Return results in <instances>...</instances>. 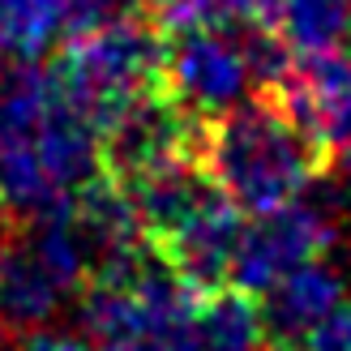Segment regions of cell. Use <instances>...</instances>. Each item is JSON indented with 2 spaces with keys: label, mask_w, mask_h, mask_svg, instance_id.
Segmentation results:
<instances>
[{
  "label": "cell",
  "mask_w": 351,
  "mask_h": 351,
  "mask_svg": "<svg viewBox=\"0 0 351 351\" xmlns=\"http://www.w3.org/2000/svg\"><path fill=\"white\" fill-rule=\"evenodd\" d=\"M95 176L99 129L69 103L56 69L22 60L0 82V206L30 223L73 206Z\"/></svg>",
  "instance_id": "6da1fadb"
},
{
  "label": "cell",
  "mask_w": 351,
  "mask_h": 351,
  "mask_svg": "<svg viewBox=\"0 0 351 351\" xmlns=\"http://www.w3.org/2000/svg\"><path fill=\"white\" fill-rule=\"evenodd\" d=\"M189 146L202 171L244 215H266L295 202L330 171V154L287 116L270 90L249 95L223 116L193 120Z\"/></svg>",
  "instance_id": "7a4b0ae2"
},
{
  "label": "cell",
  "mask_w": 351,
  "mask_h": 351,
  "mask_svg": "<svg viewBox=\"0 0 351 351\" xmlns=\"http://www.w3.org/2000/svg\"><path fill=\"white\" fill-rule=\"evenodd\" d=\"M163 43L167 30L146 13V5H129L108 26L69 39L51 69H56V82L69 103L95 129H103L120 103H129L133 95L159 82Z\"/></svg>",
  "instance_id": "3957f363"
},
{
  "label": "cell",
  "mask_w": 351,
  "mask_h": 351,
  "mask_svg": "<svg viewBox=\"0 0 351 351\" xmlns=\"http://www.w3.org/2000/svg\"><path fill=\"white\" fill-rule=\"evenodd\" d=\"M159 90L180 108L189 120L223 116L227 108L257 95V77L244 51V34L223 30V22L171 30L163 43Z\"/></svg>",
  "instance_id": "277c9868"
},
{
  "label": "cell",
  "mask_w": 351,
  "mask_h": 351,
  "mask_svg": "<svg viewBox=\"0 0 351 351\" xmlns=\"http://www.w3.org/2000/svg\"><path fill=\"white\" fill-rule=\"evenodd\" d=\"M335 240H339L335 210H326L322 202H300L295 197V202L278 206V210L257 215V223H244L227 283L249 291V295H261L287 270L304 266L313 257H326Z\"/></svg>",
  "instance_id": "5b68a950"
},
{
  "label": "cell",
  "mask_w": 351,
  "mask_h": 351,
  "mask_svg": "<svg viewBox=\"0 0 351 351\" xmlns=\"http://www.w3.org/2000/svg\"><path fill=\"white\" fill-rule=\"evenodd\" d=\"M313 142L330 154L351 150V56L339 47L291 56L287 73L270 90Z\"/></svg>",
  "instance_id": "8992f818"
},
{
  "label": "cell",
  "mask_w": 351,
  "mask_h": 351,
  "mask_svg": "<svg viewBox=\"0 0 351 351\" xmlns=\"http://www.w3.org/2000/svg\"><path fill=\"white\" fill-rule=\"evenodd\" d=\"M240 232H244V210L232 197H223L219 189H210L163 240H154V253L184 287L206 295L219 291L232 274Z\"/></svg>",
  "instance_id": "52a82bcc"
},
{
  "label": "cell",
  "mask_w": 351,
  "mask_h": 351,
  "mask_svg": "<svg viewBox=\"0 0 351 351\" xmlns=\"http://www.w3.org/2000/svg\"><path fill=\"white\" fill-rule=\"evenodd\" d=\"M193 133V120L176 108V103L159 90V82L150 90L133 95L129 103L108 116V125L99 129V154L108 176H129L137 167H146L150 159L171 150H184ZM193 150V146H189Z\"/></svg>",
  "instance_id": "ba28073f"
},
{
  "label": "cell",
  "mask_w": 351,
  "mask_h": 351,
  "mask_svg": "<svg viewBox=\"0 0 351 351\" xmlns=\"http://www.w3.org/2000/svg\"><path fill=\"white\" fill-rule=\"evenodd\" d=\"M69 295V283L34 253V244L17 227L0 257V343L13 351L22 339L47 330Z\"/></svg>",
  "instance_id": "9c48e42d"
},
{
  "label": "cell",
  "mask_w": 351,
  "mask_h": 351,
  "mask_svg": "<svg viewBox=\"0 0 351 351\" xmlns=\"http://www.w3.org/2000/svg\"><path fill=\"white\" fill-rule=\"evenodd\" d=\"M261 295H266V308H261L266 339L287 351V347H300L313 330L347 300V278H343L339 266H330L326 257H313L304 266L287 270Z\"/></svg>",
  "instance_id": "30bf717a"
},
{
  "label": "cell",
  "mask_w": 351,
  "mask_h": 351,
  "mask_svg": "<svg viewBox=\"0 0 351 351\" xmlns=\"http://www.w3.org/2000/svg\"><path fill=\"white\" fill-rule=\"evenodd\" d=\"M120 184H125L129 202L137 210V219H142V232L146 240H163L176 223H180L193 206L215 184H210V176L202 171L197 154L189 146L184 150H171V154H159V159H150L146 167H137L129 176H116Z\"/></svg>",
  "instance_id": "8fae6325"
},
{
  "label": "cell",
  "mask_w": 351,
  "mask_h": 351,
  "mask_svg": "<svg viewBox=\"0 0 351 351\" xmlns=\"http://www.w3.org/2000/svg\"><path fill=\"white\" fill-rule=\"evenodd\" d=\"M266 343L261 308L249 291L219 287L197 295L184 351H266Z\"/></svg>",
  "instance_id": "7c38bea8"
},
{
  "label": "cell",
  "mask_w": 351,
  "mask_h": 351,
  "mask_svg": "<svg viewBox=\"0 0 351 351\" xmlns=\"http://www.w3.org/2000/svg\"><path fill=\"white\" fill-rule=\"evenodd\" d=\"M274 30L295 56L330 51L351 34V0H278Z\"/></svg>",
  "instance_id": "4fadbf2b"
},
{
  "label": "cell",
  "mask_w": 351,
  "mask_h": 351,
  "mask_svg": "<svg viewBox=\"0 0 351 351\" xmlns=\"http://www.w3.org/2000/svg\"><path fill=\"white\" fill-rule=\"evenodd\" d=\"M69 0H0V51L39 60L60 39Z\"/></svg>",
  "instance_id": "5bb4252c"
},
{
  "label": "cell",
  "mask_w": 351,
  "mask_h": 351,
  "mask_svg": "<svg viewBox=\"0 0 351 351\" xmlns=\"http://www.w3.org/2000/svg\"><path fill=\"white\" fill-rule=\"evenodd\" d=\"M142 5L167 34L210 22H232V0H142Z\"/></svg>",
  "instance_id": "9a60e30c"
},
{
  "label": "cell",
  "mask_w": 351,
  "mask_h": 351,
  "mask_svg": "<svg viewBox=\"0 0 351 351\" xmlns=\"http://www.w3.org/2000/svg\"><path fill=\"white\" fill-rule=\"evenodd\" d=\"M300 347L304 351H351V304L343 300Z\"/></svg>",
  "instance_id": "2e32d148"
},
{
  "label": "cell",
  "mask_w": 351,
  "mask_h": 351,
  "mask_svg": "<svg viewBox=\"0 0 351 351\" xmlns=\"http://www.w3.org/2000/svg\"><path fill=\"white\" fill-rule=\"evenodd\" d=\"M274 9L278 0H232V17L253 22V26H270V30H274Z\"/></svg>",
  "instance_id": "e0dca14e"
},
{
  "label": "cell",
  "mask_w": 351,
  "mask_h": 351,
  "mask_svg": "<svg viewBox=\"0 0 351 351\" xmlns=\"http://www.w3.org/2000/svg\"><path fill=\"white\" fill-rule=\"evenodd\" d=\"M17 347H22V351H90L82 339H60V335H43V330L30 335V339H22Z\"/></svg>",
  "instance_id": "ac0fdd59"
},
{
  "label": "cell",
  "mask_w": 351,
  "mask_h": 351,
  "mask_svg": "<svg viewBox=\"0 0 351 351\" xmlns=\"http://www.w3.org/2000/svg\"><path fill=\"white\" fill-rule=\"evenodd\" d=\"M13 232H17V219L9 215L5 206H0V257H5V249H9V240H13Z\"/></svg>",
  "instance_id": "d6986e66"
},
{
  "label": "cell",
  "mask_w": 351,
  "mask_h": 351,
  "mask_svg": "<svg viewBox=\"0 0 351 351\" xmlns=\"http://www.w3.org/2000/svg\"><path fill=\"white\" fill-rule=\"evenodd\" d=\"M339 171H343V180L351 184V150H343V159H339Z\"/></svg>",
  "instance_id": "ffe728a7"
},
{
  "label": "cell",
  "mask_w": 351,
  "mask_h": 351,
  "mask_svg": "<svg viewBox=\"0 0 351 351\" xmlns=\"http://www.w3.org/2000/svg\"><path fill=\"white\" fill-rule=\"evenodd\" d=\"M0 82H5V73H0Z\"/></svg>",
  "instance_id": "44dd1931"
}]
</instances>
